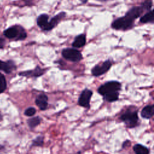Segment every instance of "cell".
<instances>
[{"mask_svg": "<svg viewBox=\"0 0 154 154\" xmlns=\"http://www.w3.org/2000/svg\"><path fill=\"white\" fill-rule=\"evenodd\" d=\"M154 22V17H153V11L150 10L144 15L141 16L140 19V22L141 23H153Z\"/></svg>", "mask_w": 154, "mask_h": 154, "instance_id": "cell-14", "label": "cell"}, {"mask_svg": "<svg viewBox=\"0 0 154 154\" xmlns=\"http://www.w3.org/2000/svg\"><path fill=\"white\" fill-rule=\"evenodd\" d=\"M133 150L135 154H149V150L148 148L140 144H136L134 145Z\"/></svg>", "mask_w": 154, "mask_h": 154, "instance_id": "cell-16", "label": "cell"}, {"mask_svg": "<svg viewBox=\"0 0 154 154\" xmlns=\"http://www.w3.org/2000/svg\"><path fill=\"white\" fill-rule=\"evenodd\" d=\"M4 44H5V40L3 38H0V48H2L4 46Z\"/></svg>", "mask_w": 154, "mask_h": 154, "instance_id": "cell-23", "label": "cell"}, {"mask_svg": "<svg viewBox=\"0 0 154 154\" xmlns=\"http://www.w3.org/2000/svg\"><path fill=\"white\" fill-rule=\"evenodd\" d=\"M48 97L45 94H38L35 99V104L41 110H45L48 106Z\"/></svg>", "mask_w": 154, "mask_h": 154, "instance_id": "cell-10", "label": "cell"}, {"mask_svg": "<svg viewBox=\"0 0 154 154\" xmlns=\"http://www.w3.org/2000/svg\"><path fill=\"white\" fill-rule=\"evenodd\" d=\"M4 34L8 38H16L17 40H23L26 37V33L23 28L19 26H14L7 29Z\"/></svg>", "mask_w": 154, "mask_h": 154, "instance_id": "cell-4", "label": "cell"}, {"mask_svg": "<svg viewBox=\"0 0 154 154\" xmlns=\"http://www.w3.org/2000/svg\"><path fill=\"white\" fill-rule=\"evenodd\" d=\"M119 93L115 92V93H112L106 94L103 96L105 100H106L107 102H112L117 100L119 99Z\"/></svg>", "mask_w": 154, "mask_h": 154, "instance_id": "cell-18", "label": "cell"}, {"mask_svg": "<svg viewBox=\"0 0 154 154\" xmlns=\"http://www.w3.org/2000/svg\"><path fill=\"white\" fill-rule=\"evenodd\" d=\"M120 119L130 128L135 127L138 122V114L135 111L128 110L122 114Z\"/></svg>", "mask_w": 154, "mask_h": 154, "instance_id": "cell-3", "label": "cell"}, {"mask_svg": "<svg viewBox=\"0 0 154 154\" xmlns=\"http://www.w3.org/2000/svg\"><path fill=\"white\" fill-rule=\"evenodd\" d=\"M62 56L66 60L72 62H78L82 58L81 53L74 48H66L62 51Z\"/></svg>", "mask_w": 154, "mask_h": 154, "instance_id": "cell-5", "label": "cell"}, {"mask_svg": "<svg viewBox=\"0 0 154 154\" xmlns=\"http://www.w3.org/2000/svg\"><path fill=\"white\" fill-rule=\"evenodd\" d=\"M41 122V119L39 117H34L32 118H30L27 120V123L29 127L31 129L34 128L37 126H38Z\"/></svg>", "mask_w": 154, "mask_h": 154, "instance_id": "cell-17", "label": "cell"}, {"mask_svg": "<svg viewBox=\"0 0 154 154\" xmlns=\"http://www.w3.org/2000/svg\"><path fill=\"white\" fill-rule=\"evenodd\" d=\"M1 119H2V116H1V114H0V120H1Z\"/></svg>", "mask_w": 154, "mask_h": 154, "instance_id": "cell-25", "label": "cell"}, {"mask_svg": "<svg viewBox=\"0 0 154 154\" xmlns=\"http://www.w3.org/2000/svg\"><path fill=\"white\" fill-rule=\"evenodd\" d=\"M154 114V105H147L144 107L141 112V116L146 119H149Z\"/></svg>", "mask_w": 154, "mask_h": 154, "instance_id": "cell-11", "label": "cell"}, {"mask_svg": "<svg viewBox=\"0 0 154 154\" xmlns=\"http://www.w3.org/2000/svg\"><path fill=\"white\" fill-rule=\"evenodd\" d=\"M48 19L49 16L46 14H42L37 17V24L42 30L46 27L48 22Z\"/></svg>", "mask_w": 154, "mask_h": 154, "instance_id": "cell-15", "label": "cell"}, {"mask_svg": "<svg viewBox=\"0 0 154 154\" xmlns=\"http://www.w3.org/2000/svg\"><path fill=\"white\" fill-rule=\"evenodd\" d=\"M15 69V64L12 61L4 62L0 60V70L4 71L7 73H10Z\"/></svg>", "mask_w": 154, "mask_h": 154, "instance_id": "cell-12", "label": "cell"}, {"mask_svg": "<svg viewBox=\"0 0 154 154\" xmlns=\"http://www.w3.org/2000/svg\"><path fill=\"white\" fill-rule=\"evenodd\" d=\"M93 92L88 89H84L81 93L78 99V104L84 108H88L90 106V101L92 96Z\"/></svg>", "mask_w": 154, "mask_h": 154, "instance_id": "cell-7", "label": "cell"}, {"mask_svg": "<svg viewBox=\"0 0 154 154\" xmlns=\"http://www.w3.org/2000/svg\"><path fill=\"white\" fill-rule=\"evenodd\" d=\"M111 62L109 60H106L102 64L96 65L91 70V73L94 76H99L109 70L111 67Z\"/></svg>", "mask_w": 154, "mask_h": 154, "instance_id": "cell-6", "label": "cell"}, {"mask_svg": "<svg viewBox=\"0 0 154 154\" xmlns=\"http://www.w3.org/2000/svg\"><path fill=\"white\" fill-rule=\"evenodd\" d=\"M144 10L141 6H135L131 8L123 16L116 19L111 24V27L116 30L126 31L132 28L135 20L140 17Z\"/></svg>", "mask_w": 154, "mask_h": 154, "instance_id": "cell-1", "label": "cell"}, {"mask_svg": "<svg viewBox=\"0 0 154 154\" xmlns=\"http://www.w3.org/2000/svg\"><path fill=\"white\" fill-rule=\"evenodd\" d=\"M7 87V82L5 78L1 73H0V93H2Z\"/></svg>", "mask_w": 154, "mask_h": 154, "instance_id": "cell-20", "label": "cell"}, {"mask_svg": "<svg viewBox=\"0 0 154 154\" xmlns=\"http://www.w3.org/2000/svg\"><path fill=\"white\" fill-rule=\"evenodd\" d=\"M152 0H144L141 4V7L144 11H150L152 7Z\"/></svg>", "mask_w": 154, "mask_h": 154, "instance_id": "cell-19", "label": "cell"}, {"mask_svg": "<svg viewBox=\"0 0 154 154\" xmlns=\"http://www.w3.org/2000/svg\"><path fill=\"white\" fill-rule=\"evenodd\" d=\"M44 138L42 136H37L33 140L32 146H42L43 144Z\"/></svg>", "mask_w": 154, "mask_h": 154, "instance_id": "cell-21", "label": "cell"}, {"mask_svg": "<svg viewBox=\"0 0 154 154\" xmlns=\"http://www.w3.org/2000/svg\"><path fill=\"white\" fill-rule=\"evenodd\" d=\"M82 3H86L88 0H80ZM99 1H106V0H99Z\"/></svg>", "mask_w": 154, "mask_h": 154, "instance_id": "cell-24", "label": "cell"}, {"mask_svg": "<svg viewBox=\"0 0 154 154\" xmlns=\"http://www.w3.org/2000/svg\"><path fill=\"white\" fill-rule=\"evenodd\" d=\"M86 43V38L85 35L84 34H79L76 36L72 43V46L73 48H79L84 46Z\"/></svg>", "mask_w": 154, "mask_h": 154, "instance_id": "cell-13", "label": "cell"}, {"mask_svg": "<svg viewBox=\"0 0 154 154\" xmlns=\"http://www.w3.org/2000/svg\"><path fill=\"white\" fill-rule=\"evenodd\" d=\"M36 112V109L33 107H29L26 108L24 112V114L26 116L31 117L34 116Z\"/></svg>", "mask_w": 154, "mask_h": 154, "instance_id": "cell-22", "label": "cell"}, {"mask_svg": "<svg viewBox=\"0 0 154 154\" xmlns=\"http://www.w3.org/2000/svg\"><path fill=\"white\" fill-rule=\"evenodd\" d=\"M66 13L65 12H60V13L55 15L54 17H53L50 21H49L46 26V27L44 28L43 31H50L54 28L60 22L61 20L66 16Z\"/></svg>", "mask_w": 154, "mask_h": 154, "instance_id": "cell-8", "label": "cell"}, {"mask_svg": "<svg viewBox=\"0 0 154 154\" xmlns=\"http://www.w3.org/2000/svg\"><path fill=\"white\" fill-rule=\"evenodd\" d=\"M44 72H45V70L43 69H41L39 66H37L34 70L22 72H20L19 75L20 76L37 78L43 75Z\"/></svg>", "mask_w": 154, "mask_h": 154, "instance_id": "cell-9", "label": "cell"}, {"mask_svg": "<svg viewBox=\"0 0 154 154\" xmlns=\"http://www.w3.org/2000/svg\"><path fill=\"white\" fill-rule=\"evenodd\" d=\"M122 85L121 84L116 81H108L100 85L98 88V93L104 96L106 94L112 93L115 92H119L121 89Z\"/></svg>", "mask_w": 154, "mask_h": 154, "instance_id": "cell-2", "label": "cell"}]
</instances>
